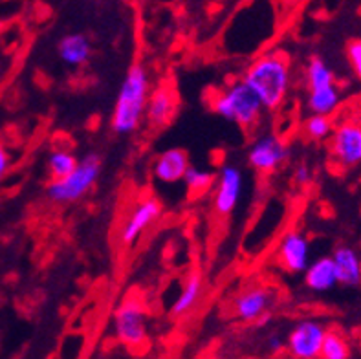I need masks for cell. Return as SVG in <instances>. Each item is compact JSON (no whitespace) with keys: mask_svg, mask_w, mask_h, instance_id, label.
Returning <instances> with one entry per match:
<instances>
[{"mask_svg":"<svg viewBox=\"0 0 361 359\" xmlns=\"http://www.w3.org/2000/svg\"><path fill=\"white\" fill-rule=\"evenodd\" d=\"M244 176L243 171L233 164H224L216 173L215 191H213V211L219 217H228L237 209L243 198Z\"/></svg>","mask_w":361,"mask_h":359,"instance_id":"ba28073f","label":"cell"},{"mask_svg":"<svg viewBox=\"0 0 361 359\" xmlns=\"http://www.w3.org/2000/svg\"><path fill=\"white\" fill-rule=\"evenodd\" d=\"M57 54L66 66L79 68L92 57V42L85 33H68L57 44Z\"/></svg>","mask_w":361,"mask_h":359,"instance_id":"ac0fdd59","label":"cell"},{"mask_svg":"<svg viewBox=\"0 0 361 359\" xmlns=\"http://www.w3.org/2000/svg\"><path fill=\"white\" fill-rule=\"evenodd\" d=\"M191 162H189L188 152L183 149H167L161 152L152 164V174L158 182L161 183H178L182 182L185 176V171L189 169Z\"/></svg>","mask_w":361,"mask_h":359,"instance_id":"5bb4252c","label":"cell"},{"mask_svg":"<svg viewBox=\"0 0 361 359\" xmlns=\"http://www.w3.org/2000/svg\"><path fill=\"white\" fill-rule=\"evenodd\" d=\"M78 162L79 158L73 154L72 150L55 149L48 156V174H50V180H59V178L68 176L73 169H75Z\"/></svg>","mask_w":361,"mask_h":359,"instance_id":"7402d4cb","label":"cell"},{"mask_svg":"<svg viewBox=\"0 0 361 359\" xmlns=\"http://www.w3.org/2000/svg\"><path fill=\"white\" fill-rule=\"evenodd\" d=\"M347 59L350 68H353L354 75L361 79V39L350 41L347 46Z\"/></svg>","mask_w":361,"mask_h":359,"instance_id":"d4e9b609","label":"cell"},{"mask_svg":"<svg viewBox=\"0 0 361 359\" xmlns=\"http://www.w3.org/2000/svg\"><path fill=\"white\" fill-rule=\"evenodd\" d=\"M274 291L266 286H252L243 290L233 300V314L243 323H255L270 312Z\"/></svg>","mask_w":361,"mask_h":359,"instance_id":"7c38bea8","label":"cell"},{"mask_svg":"<svg viewBox=\"0 0 361 359\" xmlns=\"http://www.w3.org/2000/svg\"><path fill=\"white\" fill-rule=\"evenodd\" d=\"M202 296H204V277L200 272H191L185 275L180 288L178 296L174 299L173 306H171V315L174 319H182L195 312V308L200 303Z\"/></svg>","mask_w":361,"mask_h":359,"instance_id":"9a60e30c","label":"cell"},{"mask_svg":"<svg viewBox=\"0 0 361 359\" xmlns=\"http://www.w3.org/2000/svg\"><path fill=\"white\" fill-rule=\"evenodd\" d=\"M114 336L130 351H140L147 345L149 336V312L140 296L125 297L114 312L112 319Z\"/></svg>","mask_w":361,"mask_h":359,"instance_id":"5b68a950","label":"cell"},{"mask_svg":"<svg viewBox=\"0 0 361 359\" xmlns=\"http://www.w3.org/2000/svg\"><path fill=\"white\" fill-rule=\"evenodd\" d=\"M277 262L290 275L305 273L308 264L312 262L310 241L307 238V235L298 229L284 233L279 241V248H277Z\"/></svg>","mask_w":361,"mask_h":359,"instance_id":"30bf717a","label":"cell"},{"mask_svg":"<svg viewBox=\"0 0 361 359\" xmlns=\"http://www.w3.org/2000/svg\"><path fill=\"white\" fill-rule=\"evenodd\" d=\"M290 158V147L277 134H264L253 140L247 149V164L259 174H274Z\"/></svg>","mask_w":361,"mask_h":359,"instance_id":"52a82bcc","label":"cell"},{"mask_svg":"<svg viewBox=\"0 0 361 359\" xmlns=\"http://www.w3.org/2000/svg\"><path fill=\"white\" fill-rule=\"evenodd\" d=\"M149 96H151V75L143 64L134 63L127 70L123 83L119 87L112 118H110V128L116 134H123V136L136 132L145 119Z\"/></svg>","mask_w":361,"mask_h":359,"instance_id":"7a4b0ae2","label":"cell"},{"mask_svg":"<svg viewBox=\"0 0 361 359\" xmlns=\"http://www.w3.org/2000/svg\"><path fill=\"white\" fill-rule=\"evenodd\" d=\"M321 358L323 359H348L350 358V346L347 337L339 330H326V336L321 346Z\"/></svg>","mask_w":361,"mask_h":359,"instance_id":"603a6c76","label":"cell"},{"mask_svg":"<svg viewBox=\"0 0 361 359\" xmlns=\"http://www.w3.org/2000/svg\"><path fill=\"white\" fill-rule=\"evenodd\" d=\"M329 152L332 164L341 171H350L361 165V119L347 118L334 125L330 134Z\"/></svg>","mask_w":361,"mask_h":359,"instance_id":"8992f818","label":"cell"},{"mask_svg":"<svg viewBox=\"0 0 361 359\" xmlns=\"http://www.w3.org/2000/svg\"><path fill=\"white\" fill-rule=\"evenodd\" d=\"M301 2H305V0H281V4H283L284 8H295V6H299Z\"/></svg>","mask_w":361,"mask_h":359,"instance_id":"83f0119b","label":"cell"},{"mask_svg":"<svg viewBox=\"0 0 361 359\" xmlns=\"http://www.w3.org/2000/svg\"><path fill=\"white\" fill-rule=\"evenodd\" d=\"M101 174V158L94 152H88L79 158L78 165L68 176L59 180H50V185L46 189L48 200L57 205L73 204L87 196L90 189L96 185Z\"/></svg>","mask_w":361,"mask_h":359,"instance_id":"277c9868","label":"cell"},{"mask_svg":"<svg viewBox=\"0 0 361 359\" xmlns=\"http://www.w3.org/2000/svg\"><path fill=\"white\" fill-rule=\"evenodd\" d=\"M240 79L255 92L264 110L275 112L288 97L292 87V66L283 51H266L252 61Z\"/></svg>","mask_w":361,"mask_h":359,"instance_id":"6da1fadb","label":"cell"},{"mask_svg":"<svg viewBox=\"0 0 361 359\" xmlns=\"http://www.w3.org/2000/svg\"><path fill=\"white\" fill-rule=\"evenodd\" d=\"M329 328L317 319H305L293 327L286 339V348L295 359H317L321 358V346Z\"/></svg>","mask_w":361,"mask_h":359,"instance_id":"9c48e42d","label":"cell"},{"mask_svg":"<svg viewBox=\"0 0 361 359\" xmlns=\"http://www.w3.org/2000/svg\"><path fill=\"white\" fill-rule=\"evenodd\" d=\"M216 174L213 171H207V169L195 167V165H189V169L185 171V176H183L182 182L185 183L188 191L192 196H202L206 195L207 191H211V187L215 185Z\"/></svg>","mask_w":361,"mask_h":359,"instance_id":"44dd1931","label":"cell"},{"mask_svg":"<svg viewBox=\"0 0 361 359\" xmlns=\"http://www.w3.org/2000/svg\"><path fill=\"white\" fill-rule=\"evenodd\" d=\"M339 284L338 272L332 257H319L305 269V286L314 293H325Z\"/></svg>","mask_w":361,"mask_h":359,"instance_id":"e0dca14e","label":"cell"},{"mask_svg":"<svg viewBox=\"0 0 361 359\" xmlns=\"http://www.w3.org/2000/svg\"><path fill=\"white\" fill-rule=\"evenodd\" d=\"M161 205L156 198H143L133 207L127 214V219L119 229V241L125 245L136 244L137 238L142 237L147 229L151 228L156 220L160 219Z\"/></svg>","mask_w":361,"mask_h":359,"instance_id":"8fae6325","label":"cell"},{"mask_svg":"<svg viewBox=\"0 0 361 359\" xmlns=\"http://www.w3.org/2000/svg\"><path fill=\"white\" fill-rule=\"evenodd\" d=\"M312 178H314V174H312V169L307 164H299L295 171H293V180L299 185H308L312 182Z\"/></svg>","mask_w":361,"mask_h":359,"instance_id":"484cf974","label":"cell"},{"mask_svg":"<svg viewBox=\"0 0 361 359\" xmlns=\"http://www.w3.org/2000/svg\"><path fill=\"white\" fill-rule=\"evenodd\" d=\"M305 81H307L308 90H314V88H323L330 87V85H336V75L325 61L319 59V57H314V59L308 61L307 64Z\"/></svg>","mask_w":361,"mask_h":359,"instance_id":"ffe728a7","label":"cell"},{"mask_svg":"<svg viewBox=\"0 0 361 359\" xmlns=\"http://www.w3.org/2000/svg\"><path fill=\"white\" fill-rule=\"evenodd\" d=\"M334 130V121L332 116L325 114H310L302 125L305 136L312 141H325L329 140L330 134Z\"/></svg>","mask_w":361,"mask_h":359,"instance_id":"cb8c5ba5","label":"cell"},{"mask_svg":"<svg viewBox=\"0 0 361 359\" xmlns=\"http://www.w3.org/2000/svg\"><path fill=\"white\" fill-rule=\"evenodd\" d=\"M339 284L347 288L361 286V253L353 245H338L332 253Z\"/></svg>","mask_w":361,"mask_h":359,"instance_id":"2e32d148","label":"cell"},{"mask_svg":"<svg viewBox=\"0 0 361 359\" xmlns=\"http://www.w3.org/2000/svg\"><path fill=\"white\" fill-rule=\"evenodd\" d=\"M341 105V90L338 85L308 90L307 109L310 114L332 116Z\"/></svg>","mask_w":361,"mask_h":359,"instance_id":"d6986e66","label":"cell"},{"mask_svg":"<svg viewBox=\"0 0 361 359\" xmlns=\"http://www.w3.org/2000/svg\"><path fill=\"white\" fill-rule=\"evenodd\" d=\"M209 107L220 118L235 123L246 132L253 130L259 125L264 112L261 99L243 79L231 83L224 90L215 92L209 101Z\"/></svg>","mask_w":361,"mask_h":359,"instance_id":"3957f363","label":"cell"},{"mask_svg":"<svg viewBox=\"0 0 361 359\" xmlns=\"http://www.w3.org/2000/svg\"><path fill=\"white\" fill-rule=\"evenodd\" d=\"M9 167H11V156H9L8 149L0 143V180L8 174Z\"/></svg>","mask_w":361,"mask_h":359,"instance_id":"4316f807","label":"cell"},{"mask_svg":"<svg viewBox=\"0 0 361 359\" xmlns=\"http://www.w3.org/2000/svg\"><path fill=\"white\" fill-rule=\"evenodd\" d=\"M176 110H178L176 90L167 83H161L154 90H151V96L147 101L145 119L152 128H164L173 121Z\"/></svg>","mask_w":361,"mask_h":359,"instance_id":"4fadbf2b","label":"cell"}]
</instances>
